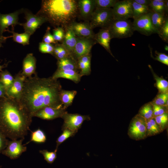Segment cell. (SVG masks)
I'll use <instances>...</instances> for the list:
<instances>
[{
    "mask_svg": "<svg viewBox=\"0 0 168 168\" xmlns=\"http://www.w3.org/2000/svg\"><path fill=\"white\" fill-rule=\"evenodd\" d=\"M62 90L57 79L52 77L40 78L37 74L26 78L19 101L33 117L35 113L45 107H63L60 99Z\"/></svg>",
    "mask_w": 168,
    "mask_h": 168,
    "instance_id": "6da1fadb",
    "label": "cell"
},
{
    "mask_svg": "<svg viewBox=\"0 0 168 168\" xmlns=\"http://www.w3.org/2000/svg\"><path fill=\"white\" fill-rule=\"evenodd\" d=\"M32 117L19 101L7 96L0 98V133L6 138H25Z\"/></svg>",
    "mask_w": 168,
    "mask_h": 168,
    "instance_id": "7a4b0ae2",
    "label": "cell"
},
{
    "mask_svg": "<svg viewBox=\"0 0 168 168\" xmlns=\"http://www.w3.org/2000/svg\"><path fill=\"white\" fill-rule=\"evenodd\" d=\"M78 11L77 2L74 0H42L36 14L54 27L66 28L74 21Z\"/></svg>",
    "mask_w": 168,
    "mask_h": 168,
    "instance_id": "3957f363",
    "label": "cell"
},
{
    "mask_svg": "<svg viewBox=\"0 0 168 168\" xmlns=\"http://www.w3.org/2000/svg\"><path fill=\"white\" fill-rule=\"evenodd\" d=\"M107 28L112 39L129 37L134 31L132 22L128 20H114Z\"/></svg>",
    "mask_w": 168,
    "mask_h": 168,
    "instance_id": "277c9868",
    "label": "cell"
},
{
    "mask_svg": "<svg viewBox=\"0 0 168 168\" xmlns=\"http://www.w3.org/2000/svg\"><path fill=\"white\" fill-rule=\"evenodd\" d=\"M90 17L89 24L92 29L96 27L107 28L114 20L112 8H95Z\"/></svg>",
    "mask_w": 168,
    "mask_h": 168,
    "instance_id": "5b68a950",
    "label": "cell"
},
{
    "mask_svg": "<svg viewBox=\"0 0 168 168\" xmlns=\"http://www.w3.org/2000/svg\"><path fill=\"white\" fill-rule=\"evenodd\" d=\"M146 125V120L137 114L129 125L128 134L129 138L136 141L145 139L147 138Z\"/></svg>",
    "mask_w": 168,
    "mask_h": 168,
    "instance_id": "8992f818",
    "label": "cell"
},
{
    "mask_svg": "<svg viewBox=\"0 0 168 168\" xmlns=\"http://www.w3.org/2000/svg\"><path fill=\"white\" fill-rule=\"evenodd\" d=\"M64 120L62 130L67 128L77 131L85 120H89L90 117L89 115H82L78 114L68 113L66 111L62 116Z\"/></svg>",
    "mask_w": 168,
    "mask_h": 168,
    "instance_id": "52a82bcc",
    "label": "cell"
},
{
    "mask_svg": "<svg viewBox=\"0 0 168 168\" xmlns=\"http://www.w3.org/2000/svg\"><path fill=\"white\" fill-rule=\"evenodd\" d=\"M150 12L134 20L132 24L134 31H137L147 36L153 34H158L157 31L152 23Z\"/></svg>",
    "mask_w": 168,
    "mask_h": 168,
    "instance_id": "ba28073f",
    "label": "cell"
},
{
    "mask_svg": "<svg viewBox=\"0 0 168 168\" xmlns=\"http://www.w3.org/2000/svg\"><path fill=\"white\" fill-rule=\"evenodd\" d=\"M112 8L114 20H128L132 18L131 0H118Z\"/></svg>",
    "mask_w": 168,
    "mask_h": 168,
    "instance_id": "9c48e42d",
    "label": "cell"
},
{
    "mask_svg": "<svg viewBox=\"0 0 168 168\" xmlns=\"http://www.w3.org/2000/svg\"><path fill=\"white\" fill-rule=\"evenodd\" d=\"M23 12L26 22L20 23L19 25L23 27L25 32L28 33L31 35L44 23L46 22L44 18L36 14H34L29 11L24 9Z\"/></svg>",
    "mask_w": 168,
    "mask_h": 168,
    "instance_id": "30bf717a",
    "label": "cell"
},
{
    "mask_svg": "<svg viewBox=\"0 0 168 168\" xmlns=\"http://www.w3.org/2000/svg\"><path fill=\"white\" fill-rule=\"evenodd\" d=\"M96 43L94 39L77 37V41L71 54L77 61L81 57L90 54L93 46Z\"/></svg>",
    "mask_w": 168,
    "mask_h": 168,
    "instance_id": "8fae6325",
    "label": "cell"
},
{
    "mask_svg": "<svg viewBox=\"0 0 168 168\" xmlns=\"http://www.w3.org/2000/svg\"><path fill=\"white\" fill-rule=\"evenodd\" d=\"M24 139L9 141L7 147L1 153L11 159L18 158L22 153L27 150V147L22 144Z\"/></svg>",
    "mask_w": 168,
    "mask_h": 168,
    "instance_id": "7c38bea8",
    "label": "cell"
},
{
    "mask_svg": "<svg viewBox=\"0 0 168 168\" xmlns=\"http://www.w3.org/2000/svg\"><path fill=\"white\" fill-rule=\"evenodd\" d=\"M14 77L12 85L6 90V96L19 101L26 78L20 71Z\"/></svg>",
    "mask_w": 168,
    "mask_h": 168,
    "instance_id": "4fadbf2b",
    "label": "cell"
},
{
    "mask_svg": "<svg viewBox=\"0 0 168 168\" xmlns=\"http://www.w3.org/2000/svg\"><path fill=\"white\" fill-rule=\"evenodd\" d=\"M67 28L72 30L77 37L94 39L95 35L89 23L74 21Z\"/></svg>",
    "mask_w": 168,
    "mask_h": 168,
    "instance_id": "5bb4252c",
    "label": "cell"
},
{
    "mask_svg": "<svg viewBox=\"0 0 168 168\" xmlns=\"http://www.w3.org/2000/svg\"><path fill=\"white\" fill-rule=\"evenodd\" d=\"M22 9L13 12L6 14L0 13V37L3 36V33L10 26H15L19 25V15L23 12Z\"/></svg>",
    "mask_w": 168,
    "mask_h": 168,
    "instance_id": "9a60e30c",
    "label": "cell"
},
{
    "mask_svg": "<svg viewBox=\"0 0 168 168\" xmlns=\"http://www.w3.org/2000/svg\"><path fill=\"white\" fill-rule=\"evenodd\" d=\"M63 107L60 108L47 107L43 108L35 113L33 117H36L46 120H51L61 118L66 111Z\"/></svg>",
    "mask_w": 168,
    "mask_h": 168,
    "instance_id": "2e32d148",
    "label": "cell"
},
{
    "mask_svg": "<svg viewBox=\"0 0 168 168\" xmlns=\"http://www.w3.org/2000/svg\"><path fill=\"white\" fill-rule=\"evenodd\" d=\"M36 59L32 53L27 54L22 63V74L26 78L31 77L37 74L36 72Z\"/></svg>",
    "mask_w": 168,
    "mask_h": 168,
    "instance_id": "e0dca14e",
    "label": "cell"
},
{
    "mask_svg": "<svg viewBox=\"0 0 168 168\" xmlns=\"http://www.w3.org/2000/svg\"><path fill=\"white\" fill-rule=\"evenodd\" d=\"M94 40L96 43H98L103 46L113 57L110 50V43L112 39L110 31L108 28H102L96 34Z\"/></svg>",
    "mask_w": 168,
    "mask_h": 168,
    "instance_id": "ac0fdd59",
    "label": "cell"
},
{
    "mask_svg": "<svg viewBox=\"0 0 168 168\" xmlns=\"http://www.w3.org/2000/svg\"><path fill=\"white\" fill-rule=\"evenodd\" d=\"M77 5L81 16L85 18L90 17L95 9V0H80Z\"/></svg>",
    "mask_w": 168,
    "mask_h": 168,
    "instance_id": "d6986e66",
    "label": "cell"
},
{
    "mask_svg": "<svg viewBox=\"0 0 168 168\" xmlns=\"http://www.w3.org/2000/svg\"><path fill=\"white\" fill-rule=\"evenodd\" d=\"M52 77L54 79H57L63 78L71 80L77 83L80 81L81 76L77 71L72 70H60L57 69Z\"/></svg>",
    "mask_w": 168,
    "mask_h": 168,
    "instance_id": "ffe728a7",
    "label": "cell"
},
{
    "mask_svg": "<svg viewBox=\"0 0 168 168\" xmlns=\"http://www.w3.org/2000/svg\"><path fill=\"white\" fill-rule=\"evenodd\" d=\"M67 29L62 45L68 51L71 56L77 41V37L72 30Z\"/></svg>",
    "mask_w": 168,
    "mask_h": 168,
    "instance_id": "44dd1931",
    "label": "cell"
},
{
    "mask_svg": "<svg viewBox=\"0 0 168 168\" xmlns=\"http://www.w3.org/2000/svg\"><path fill=\"white\" fill-rule=\"evenodd\" d=\"M57 65L58 70H72L79 72L77 61L71 56L58 60Z\"/></svg>",
    "mask_w": 168,
    "mask_h": 168,
    "instance_id": "7402d4cb",
    "label": "cell"
},
{
    "mask_svg": "<svg viewBox=\"0 0 168 168\" xmlns=\"http://www.w3.org/2000/svg\"><path fill=\"white\" fill-rule=\"evenodd\" d=\"M77 94V91L75 90H61L60 93V99L64 108L66 109L72 104Z\"/></svg>",
    "mask_w": 168,
    "mask_h": 168,
    "instance_id": "603a6c76",
    "label": "cell"
},
{
    "mask_svg": "<svg viewBox=\"0 0 168 168\" xmlns=\"http://www.w3.org/2000/svg\"><path fill=\"white\" fill-rule=\"evenodd\" d=\"M132 8V18L133 20L149 13L151 11L149 6L140 5L131 0Z\"/></svg>",
    "mask_w": 168,
    "mask_h": 168,
    "instance_id": "cb8c5ba5",
    "label": "cell"
},
{
    "mask_svg": "<svg viewBox=\"0 0 168 168\" xmlns=\"http://www.w3.org/2000/svg\"><path fill=\"white\" fill-rule=\"evenodd\" d=\"M150 13L152 23L158 33V31L165 22L168 16L155 12L152 10Z\"/></svg>",
    "mask_w": 168,
    "mask_h": 168,
    "instance_id": "d4e9b609",
    "label": "cell"
},
{
    "mask_svg": "<svg viewBox=\"0 0 168 168\" xmlns=\"http://www.w3.org/2000/svg\"><path fill=\"white\" fill-rule=\"evenodd\" d=\"M146 137H151L160 133L162 131L156 123L154 118L146 120Z\"/></svg>",
    "mask_w": 168,
    "mask_h": 168,
    "instance_id": "484cf974",
    "label": "cell"
},
{
    "mask_svg": "<svg viewBox=\"0 0 168 168\" xmlns=\"http://www.w3.org/2000/svg\"><path fill=\"white\" fill-rule=\"evenodd\" d=\"M12 34L11 36L13 38L14 41L21 44L24 46L29 44V39L31 35L29 33L25 32L22 33H18L15 32L13 30L10 31L6 30Z\"/></svg>",
    "mask_w": 168,
    "mask_h": 168,
    "instance_id": "4316f807",
    "label": "cell"
},
{
    "mask_svg": "<svg viewBox=\"0 0 168 168\" xmlns=\"http://www.w3.org/2000/svg\"><path fill=\"white\" fill-rule=\"evenodd\" d=\"M165 2V0H151L149 7L155 12L167 16Z\"/></svg>",
    "mask_w": 168,
    "mask_h": 168,
    "instance_id": "83f0119b",
    "label": "cell"
},
{
    "mask_svg": "<svg viewBox=\"0 0 168 168\" xmlns=\"http://www.w3.org/2000/svg\"><path fill=\"white\" fill-rule=\"evenodd\" d=\"M30 140L24 145L26 146L30 142H33L38 143L44 142L46 140V135L42 130L39 128L34 131H31Z\"/></svg>",
    "mask_w": 168,
    "mask_h": 168,
    "instance_id": "f1b7e54d",
    "label": "cell"
},
{
    "mask_svg": "<svg viewBox=\"0 0 168 168\" xmlns=\"http://www.w3.org/2000/svg\"><path fill=\"white\" fill-rule=\"evenodd\" d=\"M14 80V77L7 70L0 72V82L6 90L12 85Z\"/></svg>",
    "mask_w": 168,
    "mask_h": 168,
    "instance_id": "f546056e",
    "label": "cell"
},
{
    "mask_svg": "<svg viewBox=\"0 0 168 168\" xmlns=\"http://www.w3.org/2000/svg\"><path fill=\"white\" fill-rule=\"evenodd\" d=\"M138 115L146 120L154 118L153 106L151 104H147L142 106L139 111Z\"/></svg>",
    "mask_w": 168,
    "mask_h": 168,
    "instance_id": "4dcf8cb0",
    "label": "cell"
},
{
    "mask_svg": "<svg viewBox=\"0 0 168 168\" xmlns=\"http://www.w3.org/2000/svg\"><path fill=\"white\" fill-rule=\"evenodd\" d=\"M117 0H95V8L106 9L112 8Z\"/></svg>",
    "mask_w": 168,
    "mask_h": 168,
    "instance_id": "1f68e13d",
    "label": "cell"
},
{
    "mask_svg": "<svg viewBox=\"0 0 168 168\" xmlns=\"http://www.w3.org/2000/svg\"><path fill=\"white\" fill-rule=\"evenodd\" d=\"M62 133L58 138L56 140V149L58 150V146L67 139L70 137L73 136L77 131L66 128L63 130Z\"/></svg>",
    "mask_w": 168,
    "mask_h": 168,
    "instance_id": "d6a6232c",
    "label": "cell"
},
{
    "mask_svg": "<svg viewBox=\"0 0 168 168\" xmlns=\"http://www.w3.org/2000/svg\"><path fill=\"white\" fill-rule=\"evenodd\" d=\"M156 124L163 132L167 127L168 122V115L167 113H166L161 115L155 116L154 117Z\"/></svg>",
    "mask_w": 168,
    "mask_h": 168,
    "instance_id": "836d02e7",
    "label": "cell"
},
{
    "mask_svg": "<svg viewBox=\"0 0 168 168\" xmlns=\"http://www.w3.org/2000/svg\"><path fill=\"white\" fill-rule=\"evenodd\" d=\"M57 149L53 152H49L47 150H43L39 151V152L43 156L44 159L48 163L52 164L57 158Z\"/></svg>",
    "mask_w": 168,
    "mask_h": 168,
    "instance_id": "e575fe53",
    "label": "cell"
},
{
    "mask_svg": "<svg viewBox=\"0 0 168 168\" xmlns=\"http://www.w3.org/2000/svg\"><path fill=\"white\" fill-rule=\"evenodd\" d=\"M160 38L164 41L168 42V17H167L165 22L158 31V34Z\"/></svg>",
    "mask_w": 168,
    "mask_h": 168,
    "instance_id": "d590c367",
    "label": "cell"
},
{
    "mask_svg": "<svg viewBox=\"0 0 168 168\" xmlns=\"http://www.w3.org/2000/svg\"><path fill=\"white\" fill-rule=\"evenodd\" d=\"M168 99V92L161 93L157 96L154 100L153 103L161 106L167 105Z\"/></svg>",
    "mask_w": 168,
    "mask_h": 168,
    "instance_id": "8d00e7d4",
    "label": "cell"
},
{
    "mask_svg": "<svg viewBox=\"0 0 168 168\" xmlns=\"http://www.w3.org/2000/svg\"><path fill=\"white\" fill-rule=\"evenodd\" d=\"M54 46L52 44L46 43L44 42L40 43L39 50L42 53L49 54H53Z\"/></svg>",
    "mask_w": 168,
    "mask_h": 168,
    "instance_id": "74e56055",
    "label": "cell"
},
{
    "mask_svg": "<svg viewBox=\"0 0 168 168\" xmlns=\"http://www.w3.org/2000/svg\"><path fill=\"white\" fill-rule=\"evenodd\" d=\"M156 86L158 89L161 93L166 92L168 91V82L163 78L157 77L155 78Z\"/></svg>",
    "mask_w": 168,
    "mask_h": 168,
    "instance_id": "f35d334b",
    "label": "cell"
},
{
    "mask_svg": "<svg viewBox=\"0 0 168 168\" xmlns=\"http://www.w3.org/2000/svg\"><path fill=\"white\" fill-rule=\"evenodd\" d=\"M65 33L63 28L57 27L53 30V36L56 42L61 41L63 40Z\"/></svg>",
    "mask_w": 168,
    "mask_h": 168,
    "instance_id": "ab89813d",
    "label": "cell"
},
{
    "mask_svg": "<svg viewBox=\"0 0 168 168\" xmlns=\"http://www.w3.org/2000/svg\"><path fill=\"white\" fill-rule=\"evenodd\" d=\"M58 45L59 48V52L58 54L55 56L58 60L71 56L69 52L62 44H58Z\"/></svg>",
    "mask_w": 168,
    "mask_h": 168,
    "instance_id": "60d3db41",
    "label": "cell"
},
{
    "mask_svg": "<svg viewBox=\"0 0 168 168\" xmlns=\"http://www.w3.org/2000/svg\"><path fill=\"white\" fill-rule=\"evenodd\" d=\"M156 57L154 59L167 66L168 65V56L165 53L155 51Z\"/></svg>",
    "mask_w": 168,
    "mask_h": 168,
    "instance_id": "b9f144b4",
    "label": "cell"
},
{
    "mask_svg": "<svg viewBox=\"0 0 168 168\" xmlns=\"http://www.w3.org/2000/svg\"><path fill=\"white\" fill-rule=\"evenodd\" d=\"M50 28L48 27L46 30V33L43 37V42L52 44H56V42L54 40L53 35L50 33Z\"/></svg>",
    "mask_w": 168,
    "mask_h": 168,
    "instance_id": "7bdbcfd3",
    "label": "cell"
},
{
    "mask_svg": "<svg viewBox=\"0 0 168 168\" xmlns=\"http://www.w3.org/2000/svg\"><path fill=\"white\" fill-rule=\"evenodd\" d=\"M151 104L153 106L154 117L167 112L162 106L156 105L153 103H152Z\"/></svg>",
    "mask_w": 168,
    "mask_h": 168,
    "instance_id": "ee69618b",
    "label": "cell"
},
{
    "mask_svg": "<svg viewBox=\"0 0 168 168\" xmlns=\"http://www.w3.org/2000/svg\"><path fill=\"white\" fill-rule=\"evenodd\" d=\"M4 135L0 133V153L7 147L9 140Z\"/></svg>",
    "mask_w": 168,
    "mask_h": 168,
    "instance_id": "f6af8a7d",
    "label": "cell"
},
{
    "mask_svg": "<svg viewBox=\"0 0 168 168\" xmlns=\"http://www.w3.org/2000/svg\"><path fill=\"white\" fill-rule=\"evenodd\" d=\"M151 0H134L137 3L140 5L149 7Z\"/></svg>",
    "mask_w": 168,
    "mask_h": 168,
    "instance_id": "bcb514c9",
    "label": "cell"
},
{
    "mask_svg": "<svg viewBox=\"0 0 168 168\" xmlns=\"http://www.w3.org/2000/svg\"><path fill=\"white\" fill-rule=\"evenodd\" d=\"M6 96V90L0 82V98Z\"/></svg>",
    "mask_w": 168,
    "mask_h": 168,
    "instance_id": "7dc6e473",
    "label": "cell"
},
{
    "mask_svg": "<svg viewBox=\"0 0 168 168\" xmlns=\"http://www.w3.org/2000/svg\"><path fill=\"white\" fill-rule=\"evenodd\" d=\"M11 37L10 36L9 37H4L3 36L0 37V48L2 46V44L5 42L6 39L8 38Z\"/></svg>",
    "mask_w": 168,
    "mask_h": 168,
    "instance_id": "c3c4849f",
    "label": "cell"
},
{
    "mask_svg": "<svg viewBox=\"0 0 168 168\" xmlns=\"http://www.w3.org/2000/svg\"><path fill=\"white\" fill-rule=\"evenodd\" d=\"M8 65V63H5L3 65H0V72L2 71V69L4 68H6L7 67Z\"/></svg>",
    "mask_w": 168,
    "mask_h": 168,
    "instance_id": "681fc988",
    "label": "cell"
},
{
    "mask_svg": "<svg viewBox=\"0 0 168 168\" xmlns=\"http://www.w3.org/2000/svg\"><path fill=\"white\" fill-rule=\"evenodd\" d=\"M165 7L167 12H168V0H165Z\"/></svg>",
    "mask_w": 168,
    "mask_h": 168,
    "instance_id": "f907efd6",
    "label": "cell"
},
{
    "mask_svg": "<svg viewBox=\"0 0 168 168\" xmlns=\"http://www.w3.org/2000/svg\"><path fill=\"white\" fill-rule=\"evenodd\" d=\"M164 49L165 50H166V51H168V46L167 45H166L165 47H164Z\"/></svg>",
    "mask_w": 168,
    "mask_h": 168,
    "instance_id": "816d5d0a",
    "label": "cell"
},
{
    "mask_svg": "<svg viewBox=\"0 0 168 168\" xmlns=\"http://www.w3.org/2000/svg\"><path fill=\"white\" fill-rule=\"evenodd\" d=\"M2 166L0 165V168H1Z\"/></svg>",
    "mask_w": 168,
    "mask_h": 168,
    "instance_id": "f5cc1de1",
    "label": "cell"
}]
</instances>
